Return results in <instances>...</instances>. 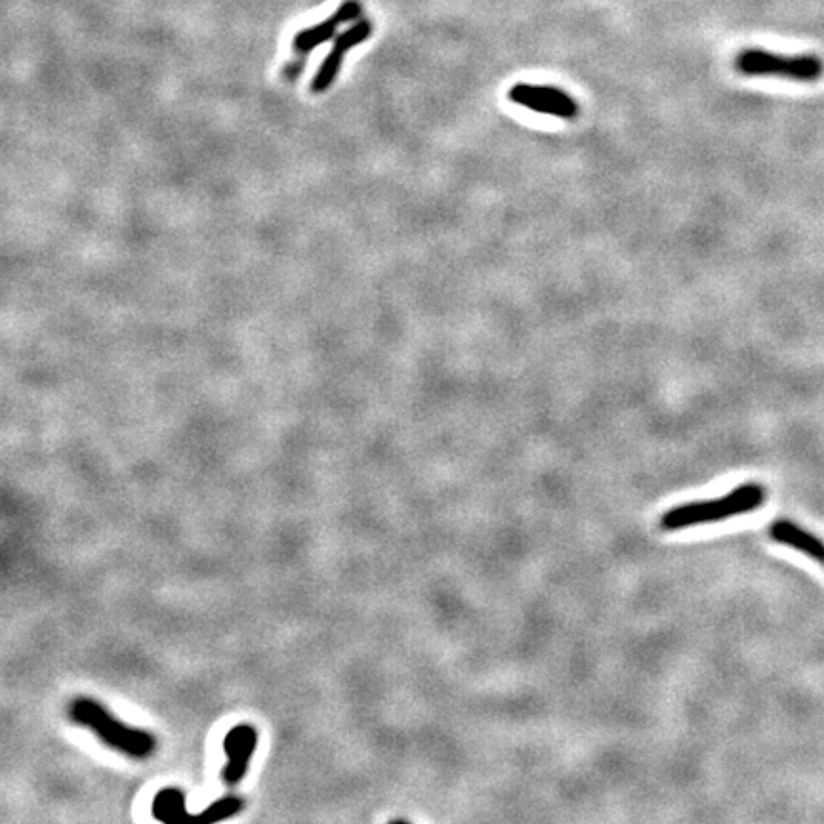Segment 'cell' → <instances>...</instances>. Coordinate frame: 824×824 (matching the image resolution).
<instances>
[{
	"mask_svg": "<svg viewBox=\"0 0 824 824\" xmlns=\"http://www.w3.org/2000/svg\"><path fill=\"white\" fill-rule=\"evenodd\" d=\"M767 491L760 483H742L735 491L721 498L699 500L681 504L660 517V529L664 533H674L681 529L720 523L735 515L750 514L762 508Z\"/></svg>",
	"mask_w": 824,
	"mask_h": 824,
	"instance_id": "obj_1",
	"label": "cell"
},
{
	"mask_svg": "<svg viewBox=\"0 0 824 824\" xmlns=\"http://www.w3.org/2000/svg\"><path fill=\"white\" fill-rule=\"evenodd\" d=\"M69 718L73 723L90 729L103 744L134 760H145L155 752L157 741L144 729L128 727L117 720L102 704L90 697H79L69 704Z\"/></svg>",
	"mask_w": 824,
	"mask_h": 824,
	"instance_id": "obj_2",
	"label": "cell"
},
{
	"mask_svg": "<svg viewBox=\"0 0 824 824\" xmlns=\"http://www.w3.org/2000/svg\"><path fill=\"white\" fill-rule=\"evenodd\" d=\"M737 71L750 77H781L796 83H813L824 75V62L817 56H783L748 48L737 56Z\"/></svg>",
	"mask_w": 824,
	"mask_h": 824,
	"instance_id": "obj_3",
	"label": "cell"
},
{
	"mask_svg": "<svg viewBox=\"0 0 824 824\" xmlns=\"http://www.w3.org/2000/svg\"><path fill=\"white\" fill-rule=\"evenodd\" d=\"M510 100L536 113L554 115L559 119H575L578 103L573 96L556 86H535V84H515L510 88Z\"/></svg>",
	"mask_w": 824,
	"mask_h": 824,
	"instance_id": "obj_4",
	"label": "cell"
},
{
	"mask_svg": "<svg viewBox=\"0 0 824 824\" xmlns=\"http://www.w3.org/2000/svg\"><path fill=\"white\" fill-rule=\"evenodd\" d=\"M258 744V731L252 725H237L233 727L224 739L227 763L222 773L226 784H237L248 771V763Z\"/></svg>",
	"mask_w": 824,
	"mask_h": 824,
	"instance_id": "obj_5",
	"label": "cell"
},
{
	"mask_svg": "<svg viewBox=\"0 0 824 824\" xmlns=\"http://www.w3.org/2000/svg\"><path fill=\"white\" fill-rule=\"evenodd\" d=\"M769 535H771V538H773L775 542L784 544V546H790V548L802 552L805 556L819 561L824 567L823 540H819L817 536L811 535L809 531H805L800 525H796V523H792V521H788V519H777V521L771 525Z\"/></svg>",
	"mask_w": 824,
	"mask_h": 824,
	"instance_id": "obj_6",
	"label": "cell"
},
{
	"mask_svg": "<svg viewBox=\"0 0 824 824\" xmlns=\"http://www.w3.org/2000/svg\"><path fill=\"white\" fill-rule=\"evenodd\" d=\"M153 817L161 823L184 824L191 821L187 813L186 794L178 788H163L151 805Z\"/></svg>",
	"mask_w": 824,
	"mask_h": 824,
	"instance_id": "obj_7",
	"label": "cell"
},
{
	"mask_svg": "<svg viewBox=\"0 0 824 824\" xmlns=\"http://www.w3.org/2000/svg\"><path fill=\"white\" fill-rule=\"evenodd\" d=\"M338 23L329 18V20L315 23L311 27H306L302 31L296 33L294 41H292V48L294 52H298L300 56H308L309 52H313L315 48H319L325 42L334 41L336 39V31H338Z\"/></svg>",
	"mask_w": 824,
	"mask_h": 824,
	"instance_id": "obj_8",
	"label": "cell"
},
{
	"mask_svg": "<svg viewBox=\"0 0 824 824\" xmlns=\"http://www.w3.org/2000/svg\"><path fill=\"white\" fill-rule=\"evenodd\" d=\"M344 56L346 54L336 50V48H332L329 54L325 56V60L317 67V71H315V75L309 83V88H311L313 94H323V92L329 90L332 84L336 83V79L340 75V69L344 65Z\"/></svg>",
	"mask_w": 824,
	"mask_h": 824,
	"instance_id": "obj_9",
	"label": "cell"
},
{
	"mask_svg": "<svg viewBox=\"0 0 824 824\" xmlns=\"http://www.w3.org/2000/svg\"><path fill=\"white\" fill-rule=\"evenodd\" d=\"M243 809V800L239 796H226L218 802L208 805L199 815H191L189 823L212 824L229 819Z\"/></svg>",
	"mask_w": 824,
	"mask_h": 824,
	"instance_id": "obj_10",
	"label": "cell"
},
{
	"mask_svg": "<svg viewBox=\"0 0 824 824\" xmlns=\"http://www.w3.org/2000/svg\"><path fill=\"white\" fill-rule=\"evenodd\" d=\"M372 35V23L369 20L353 21L351 27L346 31L338 33L336 39L332 41V48L348 54L353 48H357L359 44L369 41Z\"/></svg>",
	"mask_w": 824,
	"mask_h": 824,
	"instance_id": "obj_11",
	"label": "cell"
},
{
	"mask_svg": "<svg viewBox=\"0 0 824 824\" xmlns=\"http://www.w3.org/2000/svg\"><path fill=\"white\" fill-rule=\"evenodd\" d=\"M361 16H363V6L359 4V0H346L344 4L336 8V12H332L330 18L338 25H344V23L361 20Z\"/></svg>",
	"mask_w": 824,
	"mask_h": 824,
	"instance_id": "obj_12",
	"label": "cell"
}]
</instances>
